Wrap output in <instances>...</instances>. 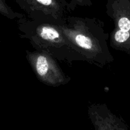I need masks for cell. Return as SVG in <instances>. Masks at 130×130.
<instances>
[{
	"mask_svg": "<svg viewBox=\"0 0 130 130\" xmlns=\"http://www.w3.org/2000/svg\"><path fill=\"white\" fill-rule=\"evenodd\" d=\"M61 1H62V2L64 3L67 5V7L69 8V9L70 11H72V9H71V5H70L69 2V0H61Z\"/></svg>",
	"mask_w": 130,
	"mask_h": 130,
	"instance_id": "6",
	"label": "cell"
},
{
	"mask_svg": "<svg viewBox=\"0 0 130 130\" xmlns=\"http://www.w3.org/2000/svg\"><path fill=\"white\" fill-rule=\"evenodd\" d=\"M16 21L19 36L27 40L35 50L45 52L57 60L69 65L83 61L63 35L60 23L31 19L25 15Z\"/></svg>",
	"mask_w": 130,
	"mask_h": 130,
	"instance_id": "2",
	"label": "cell"
},
{
	"mask_svg": "<svg viewBox=\"0 0 130 130\" xmlns=\"http://www.w3.org/2000/svg\"><path fill=\"white\" fill-rule=\"evenodd\" d=\"M60 26L71 48L83 61L103 68L112 60L107 46L109 35L102 20L67 16Z\"/></svg>",
	"mask_w": 130,
	"mask_h": 130,
	"instance_id": "1",
	"label": "cell"
},
{
	"mask_svg": "<svg viewBox=\"0 0 130 130\" xmlns=\"http://www.w3.org/2000/svg\"><path fill=\"white\" fill-rule=\"evenodd\" d=\"M0 14L10 20H15L23 17L25 14L20 13L13 10L5 0H0Z\"/></svg>",
	"mask_w": 130,
	"mask_h": 130,
	"instance_id": "5",
	"label": "cell"
},
{
	"mask_svg": "<svg viewBox=\"0 0 130 130\" xmlns=\"http://www.w3.org/2000/svg\"><path fill=\"white\" fill-rule=\"evenodd\" d=\"M0 43H1V41H0Z\"/></svg>",
	"mask_w": 130,
	"mask_h": 130,
	"instance_id": "7",
	"label": "cell"
},
{
	"mask_svg": "<svg viewBox=\"0 0 130 130\" xmlns=\"http://www.w3.org/2000/svg\"><path fill=\"white\" fill-rule=\"evenodd\" d=\"M25 58L38 79L44 85L52 87L66 85L71 81L57 60L45 52L25 50Z\"/></svg>",
	"mask_w": 130,
	"mask_h": 130,
	"instance_id": "3",
	"label": "cell"
},
{
	"mask_svg": "<svg viewBox=\"0 0 130 130\" xmlns=\"http://www.w3.org/2000/svg\"><path fill=\"white\" fill-rule=\"evenodd\" d=\"M15 2L31 19L62 23L71 11L61 0H15Z\"/></svg>",
	"mask_w": 130,
	"mask_h": 130,
	"instance_id": "4",
	"label": "cell"
}]
</instances>
